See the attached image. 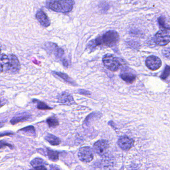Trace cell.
<instances>
[{
  "mask_svg": "<svg viewBox=\"0 0 170 170\" xmlns=\"http://www.w3.org/2000/svg\"><path fill=\"white\" fill-rule=\"evenodd\" d=\"M119 36L117 32L109 31L99 36L94 41V44L98 46L112 47L118 43Z\"/></svg>",
  "mask_w": 170,
  "mask_h": 170,
  "instance_id": "obj_1",
  "label": "cell"
},
{
  "mask_svg": "<svg viewBox=\"0 0 170 170\" xmlns=\"http://www.w3.org/2000/svg\"><path fill=\"white\" fill-rule=\"evenodd\" d=\"M72 0H48L46 5L49 9L58 13H66L71 11L74 7Z\"/></svg>",
  "mask_w": 170,
  "mask_h": 170,
  "instance_id": "obj_2",
  "label": "cell"
},
{
  "mask_svg": "<svg viewBox=\"0 0 170 170\" xmlns=\"http://www.w3.org/2000/svg\"><path fill=\"white\" fill-rule=\"evenodd\" d=\"M103 63L107 69L112 71H116L121 65L118 58L111 54H107L103 58Z\"/></svg>",
  "mask_w": 170,
  "mask_h": 170,
  "instance_id": "obj_3",
  "label": "cell"
},
{
  "mask_svg": "<svg viewBox=\"0 0 170 170\" xmlns=\"http://www.w3.org/2000/svg\"><path fill=\"white\" fill-rule=\"evenodd\" d=\"M170 41V30L164 29L157 32L155 37V42L157 45L165 46Z\"/></svg>",
  "mask_w": 170,
  "mask_h": 170,
  "instance_id": "obj_4",
  "label": "cell"
},
{
  "mask_svg": "<svg viewBox=\"0 0 170 170\" xmlns=\"http://www.w3.org/2000/svg\"><path fill=\"white\" fill-rule=\"evenodd\" d=\"M78 156L81 161L89 163L93 159V150L89 147H82L79 150Z\"/></svg>",
  "mask_w": 170,
  "mask_h": 170,
  "instance_id": "obj_5",
  "label": "cell"
},
{
  "mask_svg": "<svg viewBox=\"0 0 170 170\" xmlns=\"http://www.w3.org/2000/svg\"><path fill=\"white\" fill-rule=\"evenodd\" d=\"M146 65L148 69L151 70H156L162 65V61L160 59L155 55H151L146 59Z\"/></svg>",
  "mask_w": 170,
  "mask_h": 170,
  "instance_id": "obj_6",
  "label": "cell"
},
{
  "mask_svg": "<svg viewBox=\"0 0 170 170\" xmlns=\"http://www.w3.org/2000/svg\"><path fill=\"white\" fill-rule=\"evenodd\" d=\"M93 147L96 153L99 156H102L107 153L109 149V144L106 140H102L96 142Z\"/></svg>",
  "mask_w": 170,
  "mask_h": 170,
  "instance_id": "obj_7",
  "label": "cell"
},
{
  "mask_svg": "<svg viewBox=\"0 0 170 170\" xmlns=\"http://www.w3.org/2000/svg\"><path fill=\"white\" fill-rule=\"evenodd\" d=\"M133 140L127 136H122L118 141V145L123 150L127 151L132 148L134 145Z\"/></svg>",
  "mask_w": 170,
  "mask_h": 170,
  "instance_id": "obj_8",
  "label": "cell"
},
{
  "mask_svg": "<svg viewBox=\"0 0 170 170\" xmlns=\"http://www.w3.org/2000/svg\"><path fill=\"white\" fill-rule=\"evenodd\" d=\"M36 17L39 22L43 27L48 28L50 26V21L49 18L48 17L47 13L42 9L38 11L36 13Z\"/></svg>",
  "mask_w": 170,
  "mask_h": 170,
  "instance_id": "obj_9",
  "label": "cell"
},
{
  "mask_svg": "<svg viewBox=\"0 0 170 170\" xmlns=\"http://www.w3.org/2000/svg\"><path fill=\"white\" fill-rule=\"evenodd\" d=\"M44 47H45V49H47L49 51L54 53V55L57 58H61L64 55V50L61 48H59L57 44H55L50 43V42H48L45 44Z\"/></svg>",
  "mask_w": 170,
  "mask_h": 170,
  "instance_id": "obj_10",
  "label": "cell"
},
{
  "mask_svg": "<svg viewBox=\"0 0 170 170\" xmlns=\"http://www.w3.org/2000/svg\"><path fill=\"white\" fill-rule=\"evenodd\" d=\"M9 59H10L9 70L13 72H18L20 70L21 65L17 57L14 54H11Z\"/></svg>",
  "mask_w": 170,
  "mask_h": 170,
  "instance_id": "obj_11",
  "label": "cell"
},
{
  "mask_svg": "<svg viewBox=\"0 0 170 170\" xmlns=\"http://www.w3.org/2000/svg\"><path fill=\"white\" fill-rule=\"evenodd\" d=\"M10 59L5 54H0V72L7 71L9 70Z\"/></svg>",
  "mask_w": 170,
  "mask_h": 170,
  "instance_id": "obj_12",
  "label": "cell"
},
{
  "mask_svg": "<svg viewBox=\"0 0 170 170\" xmlns=\"http://www.w3.org/2000/svg\"><path fill=\"white\" fill-rule=\"evenodd\" d=\"M59 103L66 105H71L75 104V100L72 95L67 92H63L60 94L59 97Z\"/></svg>",
  "mask_w": 170,
  "mask_h": 170,
  "instance_id": "obj_13",
  "label": "cell"
},
{
  "mask_svg": "<svg viewBox=\"0 0 170 170\" xmlns=\"http://www.w3.org/2000/svg\"><path fill=\"white\" fill-rule=\"evenodd\" d=\"M31 165L33 168L36 170H47L45 167L47 165L43 159L40 158H35L32 161L31 163Z\"/></svg>",
  "mask_w": 170,
  "mask_h": 170,
  "instance_id": "obj_14",
  "label": "cell"
},
{
  "mask_svg": "<svg viewBox=\"0 0 170 170\" xmlns=\"http://www.w3.org/2000/svg\"><path fill=\"white\" fill-rule=\"evenodd\" d=\"M120 76L123 80L128 83H132L136 79V75L128 70H123L120 74Z\"/></svg>",
  "mask_w": 170,
  "mask_h": 170,
  "instance_id": "obj_15",
  "label": "cell"
},
{
  "mask_svg": "<svg viewBox=\"0 0 170 170\" xmlns=\"http://www.w3.org/2000/svg\"><path fill=\"white\" fill-rule=\"evenodd\" d=\"M45 139L52 145H59L60 143V139L58 137L50 134H48L47 136H45Z\"/></svg>",
  "mask_w": 170,
  "mask_h": 170,
  "instance_id": "obj_16",
  "label": "cell"
},
{
  "mask_svg": "<svg viewBox=\"0 0 170 170\" xmlns=\"http://www.w3.org/2000/svg\"><path fill=\"white\" fill-rule=\"evenodd\" d=\"M29 118V116L28 115H23L15 117L13 118L12 120L10 121V122L13 125H15L18 123L26 121Z\"/></svg>",
  "mask_w": 170,
  "mask_h": 170,
  "instance_id": "obj_17",
  "label": "cell"
},
{
  "mask_svg": "<svg viewBox=\"0 0 170 170\" xmlns=\"http://www.w3.org/2000/svg\"><path fill=\"white\" fill-rule=\"evenodd\" d=\"M47 155L50 160L56 161L59 159V153L57 151L47 149Z\"/></svg>",
  "mask_w": 170,
  "mask_h": 170,
  "instance_id": "obj_18",
  "label": "cell"
},
{
  "mask_svg": "<svg viewBox=\"0 0 170 170\" xmlns=\"http://www.w3.org/2000/svg\"><path fill=\"white\" fill-rule=\"evenodd\" d=\"M158 20L160 26H161L163 28L170 30L169 21H167L166 18L163 16H161L160 17L158 18Z\"/></svg>",
  "mask_w": 170,
  "mask_h": 170,
  "instance_id": "obj_19",
  "label": "cell"
},
{
  "mask_svg": "<svg viewBox=\"0 0 170 170\" xmlns=\"http://www.w3.org/2000/svg\"><path fill=\"white\" fill-rule=\"evenodd\" d=\"M47 122L49 127L55 128L59 125L58 119L54 116L50 117L47 119Z\"/></svg>",
  "mask_w": 170,
  "mask_h": 170,
  "instance_id": "obj_20",
  "label": "cell"
},
{
  "mask_svg": "<svg viewBox=\"0 0 170 170\" xmlns=\"http://www.w3.org/2000/svg\"><path fill=\"white\" fill-rule=\"evenodd\" d=\"M20 131H22L23 133L28 134L29 136H33L36 134V130L34 127L33 126H29L27 127L23 128L20 129Z\"/></svg>",
  "mask_w": 170,
  "mask_h": 170,
  "instance_id": "obj_21",
  "label": "cell"
},
{
  "mask_svg": "<svg viewBox=\"0 0 170 170\" xmlns=\"http://www.w3.org/2000/svg\"><path fill=\"white\" fill-rule=\"evenodd\" d=\"M36 102L37 104V108L39 110H49L52 109V108L49 106L47 104H45L44 102L40 101L35 100H34Z\"/></svg>",
  "mask_w": 170,
  "mask_h": 170,
  "instance_id": "obj_22",
  "label": "cell"
},
{
  "mask_svg": "<svg viewBox=\"0 0 170 170\" xmlns=\"http://www.w3.org/2000/svg\"><path fill=\"white\" fill-rule=\"evenodd\" d=\"M54 73L56 75H58L59 77L63 79L64 80H65L66 82L71 83V84L73 83V81L66 74H63V73L60 72H54Z\"/></svg>",
  "mask_w": 170,
  "mask_h": 170,
  "instance_id": "obj_23",
  "label": "cell"
},
{
  "mask_svg": "<svg viewBox=\"0 0 170 170\" xmlns=\"http://www.w3.org/2000/svg\"><path fill=\"white\" fill-rule=\"evenodd\" d=\"M169 75H170V67L169 65H167L164 70V71H163V74H162L161 77V79L165 80L169 76Z\"/></svg>",
  "mask_w": 170,
  "mask_h": 170,
  "instance_id": "obj_24",
  "label": "cell"
},
{
  "mask_svg": "<svg viewBox=\"0 0 170 170\" xmlns=\"http://www.w3.org/2000/svg\"><path fill=\"white\" fill-rule=\"evenodd\" d=\"M6 146L7 147H10L11 149L13 148V146L12 145L7 143V142H5V141H0V149H2L3 147H6Z\"/></svg>",
  "mask_w": 170,
  "mask_h": 170,
  "instance_id": "obj_25",
  "label": "cell"
},
{
  "mask_svg": "<svg viewBox=\"0 0 170 170\" xmlns=\"http://www.w3.org/2000/svg\"><path fill=\"white\" fill-rule=\"evenodd\" d=\"M13 132L11 131H4V132H0V137L4 136H8L13 134Z\"/></svg>",
  "mask_w": 170,
  "mask_h": 170,
  "instance_id": "obj_26",
  "label": "cell"
},
{
  "mask_svg": "<svg viewBox=\"0 0 170 170\" xmlns=\"http://www.w3.org/2000/svg\"><path fill=\"white\" fill-rule=\"evenodd\" d=\"M163 54H164V55H165L166 57L168 58V59L170 58V48H167V49H164L163 51Z\"/></svg>",
  "mask_w": 170,
  "mask_h": 170,
  "instance_id": "obj_27",
  "label": "cell"
},
{
  "mask_svg": "<svg viewBox=\"0 0 170 170\" xmlns=\"http://www.w3.org/2000/svg\"><path fill=\"white\" fill-rule=\"evenodd\" d=\"M63 64H64V66H66L67 67L68 66V63H67V61L66 60H65V59H64L63 60Z\"/></svg>",
  "mask_w": 170,
  "mask_h": 170,
  "instance_id": "obj_28",
  "label": "cell"
},
{
  "mask_svg": "<svg viewBox=\"0 0 170 170\" xmlns=\"http://www.w3.org/2000/svg\"><path fill=\"white\" fill-rule=\"evenodd\" d=\"M1 47H0V54H1Z\"/></svg>",
  "mask_w": 170,
  "mask_h": 170,
  "instance_id": "obj_29",
  "label": "cell"
},
{
  "mask_svg": "<svg viewBox=\"0 0 170 170\" xmlns=\"http://www.w3.org/2000/svg\"><path fill=\"white\" fill-rule=\"evenodd\" d=\"M1 124V123L0 122V124Z\"/></svg>",
  "mask_w": 170,
  "mask_h": 170,
  "instance_id": "obj_30",
  "label": "cell"
}]
</instances>
